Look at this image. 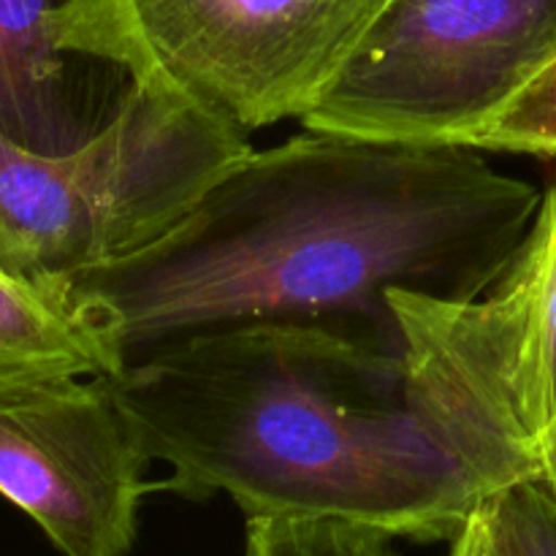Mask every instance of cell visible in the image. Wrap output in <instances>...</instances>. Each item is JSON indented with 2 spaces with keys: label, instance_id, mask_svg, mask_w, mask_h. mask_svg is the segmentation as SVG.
Masks as SVG:
<instances>
[{
  "label": "cell",
  "instance_id": "cell-1",
  "mask_svg": "<svg viewBox=\"0 0 556 556\" xmlns=\"http://www.w3.org/2000/svg\"><path fill=\"white\" fill-rule=\"evenodd\" d=\"M541 199L472 147L304 128L253 147L163 237L71 291L125 364L244 320H329L402 345L391 293L481 296Z\"/></svg>",
  "mask_w": 556,
  "mask_h": 556
},
{
  "label": "cell",
  "instance_id": "cell-2",
  "mask_svg": "<svg viewBox=\"0 0 556 556\" xmlns=\"http://www.w3.org/2000/svg\"><path fill=\"white\" fill-rule=\"evenodd\" d=\"M168 489L248 519H340L451 543L492 497L413 394L405 348L329 320H244L103 375Z\"/></svg>",
  "mask_w": 556,
  "mask_h": 556
},
{
  "label": "cell",
  "instance_id": "cell-3",
  "mask_svg": "<svg viewBox=\"0 0 556 556\" xmlns=\"http://www.w3.org/2000/svg\"><path fill=\"white\" fill-rule=\"evenodd\" d=\"M250 150L242 130L139 85L79 150L0 136V269L71 288L163 237Z\"/></svg>",
  "mask_w": 556,
  "mask_h": 556
},
{
  "label": "cell",
  "instance_id": "cell-4",
  "mask_svg": "<svg viewBox=\"0 0 556 556\" xmlns=\"http://www.w3.org/2000/svg\"><path fill=\"white\" fill-rule=\"evenodd\" d=\"M413 394L440 438L492 494H556V174L525 242L489 291H394Z\"/></svg>",
  "mask_w": 556,
  "mask_h": 556
},
{
  "label": "cell",
  "instance_id": "cell-5",
  "mask_svg": "<svg viewBox=\"0 0 556 556\" xmlns=\"http://www.w3.org/2000/svg\"><path fill=\"white\" fill-rule=\"evenodd\" d=\"M389 0H81L68 49L231 128L302 119Z\"/></svg>",
  "mask_w": 556,
  "mask_h": 556
},
{
  "label": "cell",
  "instance_id": "cell-6",
  "mask_svg": "<svg viewBox=\"0 0 556 556\" xmlns=\"http://www.w3.org/2000/svg\"><path fill=\"white\" fill-rule=\"evenodd\" d=\"M556 54V0H389L299 123L472 147Z\"/></svg>",
  "mask_w": 556,
  "mask_h": 556
},
{
  "label": "cell",
  "instance_id": "cell-7",
  "mask_svg": "<svg viewBox=\"0 0 556 556\" xmlns=\"http://www.w3.org/2000/svg\"><path fill=\"white\" fill-rule=\"evenodd\" d=\"M147 456L106 378H52L0 394V497L63 556H128Z\"/></svg>",
  "mask_w": 556,
  "mask_h": 556
},
{
  "label": "cell",
  "instance_id": "cell-8",
  "mask_svg": "<svg viewBox=\"0 0 556 556\" xmlns=\"http://www.w3.org/2000/svg\"><path fill=\"white\" fill-rule=\"evenodd\" d=\"M81 0H0V136L63 155L90 141L134 81L68 49Z\"/></svg>",
  "mask_w": 556,
  "mask_h": 556
},
{
  "label": "cell",
  "instance_id": "cell-9",
  "mask_svg": "<svg viewBox=\"0 0 556 556\" xmlns=\"http://www.w3.org/2000/svg\"><path fill=\"white\" fill-rule=\"evenodd\" d=\"M123 367V353L68 286L0 269V394L52 378L117 375Z\"/></svg>",
  "mask_w": 556,
  "mask_h": 556
},
{
  "label": "cell",
  "instance_id": "cell-10",
  "mask_svg": "<svg viewBox=\"0 0 556 556\" xmlns=\"http://www.w3.org/2000/svg\"><path fill=\"white\" fill-rule=\"evenodd\" d=\"M248 556H396L383 530L340 519H248Z\"/></svg>",
  "mask_w": 556,
  "mask_h": 556
},
{
  "label": "cell",
  "instance_id": "cell-11",
  "mask_svg": "<svg viewBox=\"0 0 556 556\" xmlns=\"http://www.w3.org/2000/svg\"><path fill=\"white\" fill-rule=\"evenodd\" d=\"M476 150L556 157V54L478 136Z\"/></svg>",
  "mask_w": 556,
  "mask_h": 556
},
{
  "label": "cell",
  "instance_id": "cell-12",
  "mask_svg": "<svg viewBox=\"0 0 556 556\" xmlns=\"http://www.w3.org/2000/svg\"><path fill=\"white\" fill-rule=\"evenodd\" d=\"M514 556H556V494L543 483H519L489 497Z\"/></svg>",
  "mask_w": 556,
  "mask_h": 556
},
{
  "label": "cell",
  "instance_id": "cell-13",
  "mask_svg": "<svg viewBox=\"0 0 556 556\" xmlns=\"http://www.w3.org/2000/svg\"><path fill=\"white\" fill-rule=\"evenodd\" d=\"M448 556H514L492 508H489V497L478 505L470 521L451 541Z\"/></svg>",
  "mask_w": 556,
  "mask_h": 556
}]
</instances>
